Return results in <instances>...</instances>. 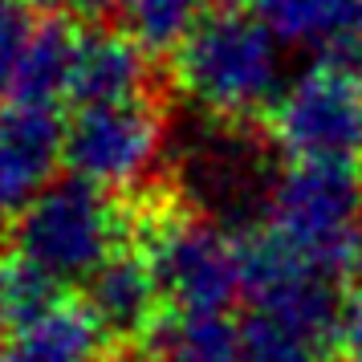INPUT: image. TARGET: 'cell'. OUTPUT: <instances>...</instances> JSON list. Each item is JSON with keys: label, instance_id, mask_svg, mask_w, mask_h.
<instances>
[{"label": "cell", "instance_id": "1", "mask_svg": "<svg viewBox=\"0 0 362 362\" xmlns=\"http://www.w3.org/2000/svg\"><path fill=\"white\" fill-rule=\"evenodd\" d=\"M175 82L208 118L240 122L273 110L285 90L281 37L261 13H208L175 49Z\"/></svg>", "mask_w": 362, "mask_h": 362}, {"label": "cell", "instance_id": "2", "mask_svg": "<svg viewBox=\"0 0 362 362\" xmlns=\"http://www.w3.org/2000/svg\"><path fill=\"white\" fill-rule=\"evenodd\" d=\"M122 232L127 224L110 196L69 175L13 220V252L57 285H86L118 257Z\"/></svg>", "mask_w": 362, "mask_h": 362}, {"label": "cell", "instance_id": "3", "mask_svg": "<svg viewBox=\"0 0 362 362\" xmlns=\"http://www.w3.org/2000/svg\"><path fill=\"white\" fill-rule=\"evenodd\" d=\"M362 208V175L354 163L293 159L269 187V236L297 257L334 273L354 252V224Z\"/></svg>", "mask_w": 362, "mask_h": 362}, {"label": "cell", "instance_id": "4", "mask_svg": "<svg viewBox=\"0 0 362 362\" xmlns=\"http://www.w3.org/2000/svg\"><path fill=\"white\" fill-rule=\"evenodd\" d=\"M171 155H175L180 187L204 220L224 224L269 204V187L277 171L269 163V151L236 122L208 115L183 122Z\"/></svg>", "mask_w": 362, "mask_h": 362}, {"label": "cell", "instance_id": "5", "mask_svg": "<svg viewBox=\"0 0 362 362\" xmlns=\"http://www.w3.org/2000/svg\"><path fill=\"white\" fill-rule=\"evenodd\" d=\"M147 264L171 313H228L245 297V245L204 216H167L147 236Z\"/></svg>", "mask_w": 362, "mask_h": 362}, {"label": "cell", "instance_id": "6", "mask_svg": "<svg viewBox=\"0 0 362 362\" xmlns=\"http://www.w3.org/2000/svg\"><path fill=\"white\" fill-rule=\"evenodd\" d=\"M269 131L289 159L358 163L362 155V86L338 62H313L293 74L269 110Z\"/></svg>", "mask_w": 362, "mask_h": 362}, {"label": "cell", "instance_id": "7", "mask_svg": "<svg viewBox=\"0 0 362 362\" xmlns=\"http://www.w3.org/2000/svg\"><path fill=\"white\" fill-rule=\"evenodd\" d=\"M163 155V122L147 98L122 106H82L66 127V167L98 192H127Z\"/></svg>", "mask_w": 362, "mask_h": 362}, {"label": "cell", "instance_id": "8", "mask_svg": "<svg viewBox=\"0 0 362 362\" xmlns=\"http://www.w3.org/2000/svg\"><path fill=\"white\" fill-rule=\"evenodd\" d=\"M66 163V127L53 106L8 102L0 110V216L17 220L49 192Z\"/></svg>", "mask_w": 362, "mask_h": 362}, {"label": "cell", "instance_id": "9", "mask_svg": "<svg viewBox=\"0 0 362 362\" xmlns=\"http://www.w3.org/2000/svg\"><path fill=\"white\" fill-rule=\"evenodd\" d=\"M82 305L90 310V317L98 322L102 338H115V342H143L155 338L159 310H163V289L151 273L147 257H131V252H118L115 261H106L86 281V297Z\"/></svg>", "mask_w": 362, "mask_h": 362}, {"label": "cell", "instance_id": "10", "mask_svg": "<svg viewBox=\"0 0 362 362\" xmlns=\"http://www.w3.org/2000/svg\"><path fill=\"white\" fill-rule=\"evenodd\" d=\"M151 66L147 49L131 33L115 29H90L78 37L74 53V82L69 94L82 106H122V102L147 98Z\"/></svg>", "mask_w": 362, "mask_h": 362}, {"label": "cell", "instance_id": "11", "mask_svg": "<svg viewBox=\"0 0 362 362\" xmlns=\"http://www.w3.org/2000/svg\"><path fill=\"white\" fill-rule=\"evenodd\" d=\"M257 13L281 41L326 57L362 45V0H257Z\"/></svg>", "mask_w": 362, "mask_h": 362}, {"label": "cell", "instance_id": "12", "mask_svg": "<svg viewBox=\"0 0 362 362\" xmlns=\"http://www.w3.org/2000/svg\"><path fill=\"white\" fill-rule=\"evenodd\" d=\"M102 329L82 301H57L25 329L8 334V354L17 362H98Z\"/></svg>", "mask_w": 362, "mask_h": 362}, {"label": "cell", "instance_id": "13", "mask_svg": "<svg viewBox=\"0 0 362 362\" xmlns=\"http://www.w3.org/2000/svg\"><path fill=\"white\" fill-rule=\"evenodd\" d=\"M74 53H78V33H69V25H62V17L37 21V33L4 94L13 102H25V106H53L62 94H69Z\"/></svg>", "mask_w": 362, "mask_h": 362}, {"label": "cell", "instance_id": "14", "mask_svg": "<svg viewBox=\"0 0 362 362\" xmlns=\"http://www.w3.org/2000/svg\"><path fill=\"white\" fill-rule=\"evenodd\" d=\"M151 342L155 362H245V329L228 313H171Z\"/></svg>", "mask_w": 362, "mask_h": 362}, {"label": "cell", "instance_id": "15", "mask_svg": "<svg viewBox=\"0 0 362 362\" xmlns=\"http://www.w3.org/2000/svg\"><path fill=\"white\" fill-rule=\"evenodd\" d=\"M127 33L147 53H175L196 33L204 13V0H118Z\"/></svg>", "mask_w": 362, "mask_h": 362}, {"label": "cell", "instance_id": "16", "mask_svg": "<svg viewBox=\"0 0 362 362\" xmlns=\"http://www.w3.org/2000/svg\"><path fill=\"white\" fill-rule=\"evenodd\" d=\"M57 301H62V285L57 281H49L29 261H21L17 252L0 257V329L4 334L25 329Z\"/></svg>", "mask_w": 362, "mask_h": 362}, {"label": "cell", "instance_id": "17", "mask_svg": "<svg viewBox=\"0 0 362 362\" xmlns=\"http://www.w3.org/2000/svg\"><path fill=\"white\" fill-rule=\"evenodd\" d=\"M33 33H37V21L29 17V8L21 0H0V90H8Z\"/></svg>", "mask_w": 362, "mask_h": 362}, {"label": "cell", "instance_id": "18", "mask_svg": "<svg viewBox=\"0 0 362 362\" xmlns=\"http://www.w3.org/2000/svg\"><path fill=\"white\" fill-rule=\"evenodd\" d=\"M334 342H338V350H342V354L362 350V281L350 289V293H342V301H338Z\"/></svg>", "mask_w": 362, "mask_h": 362}, {"label": "cell", "instance_id": "19", "mask_svg": "<svg viewBox=\"0 0 362 362\" xmlns=\"http://www.w3.org/2000/svg\"><path fill=\"white\" fill-rule=\"evenodd\" d=\"M245 362H322V350L297 342H248L245 338Z\"/></svg>", "mask_w": 362, "mask_h": 362}, {"label": "cell", "instance_id": "20", "mask_svg": "<svg viewBox=\"0 0 362 362\" xmlns=\"http://www.w3.org/2000/svg\"><path fill=\"white\" fill-rule=\"evenodd\" d=\"M37 8H45L53 17H78V13H94L102 4H110V0H29Z\"/></svg>", "mask_w": 362, "mask_h": 362}, {"label": "cell", "instance_id": "21", "mask_svg": "<svg viewBox=\"0 0 362 362\" xmlns=\"http://www.w3.org/2000/svg\"><path fill=\"white\" fill-rule=\"evenodd\" d=\"M329 62H338V66L354 78V82L362 86V45H354V49H346V53H338V57H329Z\"/></svg>", "mask_w": 362, "mask_h": 362}, {"label": "cell", "instance_id": "22", "mask_svg": "<svg viewBox=\"0 0 362 362\" xmlns=\"http://www.w3.org/2000/svg\"><path fill=\"white\" fill-rule=\"evenodd\" d=\"M350 261L358 264V273H362V208H358V224H354V252H350Z\"/></svg>", "mask_w": 362, "mask_h": 362}, {"label": "cell", "instance_id": "23", "mask_svg": "<svg viewBox=\"0 0 362 362\" xmlns=\"http://www.w3.org/2000/svg\"><path fill=\"white\" fill-rule=\"evenodd\" d=\"M342 362H362V350H354V354H342Z\"/></svg>", "mask_w": 362, "mask_h": 362}, {"label": "cell", "instance_id": "24", "mask_svg": "<svg viewBox=\"0 0 362 362\" xmlns=\"http://www.w3.org/2000/svg\"><path fill=\"white\" fill-rule=\"evenodd\" d=\"M0 362H17V358H13V354H8V350H0Z\"/></svg>", "mask_w": 362, "mask_h": 362}]
</instances>
